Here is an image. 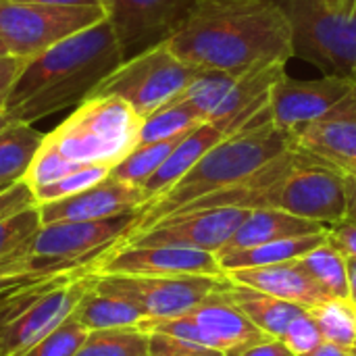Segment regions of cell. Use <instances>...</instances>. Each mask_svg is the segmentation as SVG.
I'll return each mask as SVG.
<instances>
[{"label":"cell","instance_id":"cell-50","mask_svg":"<svg viewBox=\"0 0 356 356\" xmlns=\"http://www.w3.org/2000/svg\"><path fill=\"white\" fill-rule=\"evenodd\" d=\"M348 356H356V346L350 350V353H348Z\"/></svg>","mask_w":356,"mask_h":356},{"label":"cell","instance_id":"cell-25","mask_svg":"<svg viewBox=\"0 0 356 356\" xmlns=\"http://www.w3.org/2000/svg\"><path fill=\"white\" fill-rule=\"evenodd\" d=\"M44 134L25 123H10L0 131V186L23 181Z\"/></svg>","mask_w":356,"mask_h":356},{"label":"cell","instance_id":"cell-49","mask_svg":"<svg viewBox=\"0 0 356 356\" xmlns=\"http://www.w3.org/2000/svg\"><path fill=\"white\" fill-rule=\"evenodd\" d=\"M4 54H8V52H6V48H4V44H2V40H0V56H4Z\"/></svg>","mask_w":356,"mask_h":356},{"label":"cell","instance_id":"cell-17","mask_svg":"<svg viewBox=\"0 0 356 356\" xmlns=\"http://www.w3.org/2000/svg\"><path fill=\"white\" fill-rule=\"evenodd\" d=\"M292 140L296 148L344 173L356 169V86L327 115L298 127Z\"/></svg>","mask_w":356,"mask_h":356},{"label":"cell","instance_id":"cell-4","mask_svg":"<svg viewBox=\"0 0 356 356\" xmlns=\"http://www.w3.org/2000/svg\"><path fill=\"white\" fill-rule=\"evenodd\" d=\"M142 117L117 96H90L46 138L73 163L115 167L140 144Z\"/></svg>","mask_w":356,"mask_h":356},{"label":"cell","instance_id":"cell-24","mask_svg":"<svg viewBox=\"0 0 356 356\" xmlns=\"http://www.w3.org/2000/svg\"><path fill=\"white\" fill-rule=\"evenodd\" d=\"M73 317L90 332L115 330V327H140V323L148 319L144 311L138 309L134 302L111 294H102L94 286L86 292Z\"/></svg>","mask_w":356,"mask_h":356},{"label":"cell","instance_id":"cell-44","mask_svg":"<svg viewBox=\"0 0 356 356\" xmlns=\"http://www.w3.org/2000/svg\"><path fill=\"white\" fill-rule=\"evenodd\" d=\"M350 350H344V348H338V346H334V344H327V342H323L317 350H313L311 355L307 356H348Z\"/></svg>","mask_w":356,"mask_h":356},{"label":"cell","instance_id":"cell-15","mask_svg":"<svg viewBox=\"0 0 356 356\" xmlns=\"http://www.w3.org/2000/svg\"><path fill=\"white\" fill-rule=\"evenodd\" d=\"M356 83L336 77L323 75L319 79H294L284 73L273 86L269 94L271 119L277 127L286 129L290 136L323 115L336 108L355 88Z\"/></svg>","mask_w":356,"mask_h":356},{"label":"cell","instance_id":"cell-53","mask_svg":"<svg viewBox=\"0 0 356 356\" xmlns=\"http://www.w3.org/2000/svg\"><path fill=\"white\" fill-rule=\"evenodd\" d=\"M355 309H356V307H355Z\"/></svg>","mask_w":356,"mask_h":356},{"label":"cell","instance_id":"cell-39","mask_svg":"<svg viewBox=\"0 0 356 356\" xmlns=\"http://www.w3.org/2000/svg\"><path fill=\"white\" fill-rule=\"evenodd\" d=\"M327 240L346 259H356V223L342 219L340 223L330 225L327 227Z\"/></svg>","mask_w":356,"mask_h":356},{"label":"cell","instance_id":"cell-37","mask_svg":"<svg viewBox=\"0 0 356 356\" xmlns=\"http://www.w3.org/2000/svg\"><path fill=\"white\" fill-rule=\"evenodd\" d=\"M150 356H227L219 350H209L181 342L165 334H150Z\"/></svg>","mask_w":356,"mask_h":356},{"label":"cell","instance_id":"cell-11","mask_svg":"<svg viewBox=\"0 0 356 356\" xmlns=\"http://www.w3.org/2000/svg\"><path fill=\"white\" fill-rule=\"evenodd\" d=\"M227 284V275H100L94 277V288L102 294L125 298L144 311L148 319L179 317L196 309L213 292Z\"/></svg>","mask_w":356,"mask_h":356},{"label":"cell","instance_id":"cell-35","mask_svg":"<svg viewBox=\"0 0 356 356\" xmlns=\"http://www.w3.org/2000/svg\"><path fill=\"white\" fill-rule=\"evenodd\" d=\"M88 334L90 330L71 315L52 334H48L40 342H35L33 346L25 348L23 353L15 356H73L83 344V340L88 338Z\"/></svg>","mask_w":356,"mask_h":356},{"label":"cell","instance_id":"cell-13","mask_svg":"<svg viewBox=\"0 0 356 356\" xmlns=\"http://www.w3.org/2000/svg\"><path fill=\"white\" fill-rule=\"evenodd\" d=\"M250 209L225 207L194 211L159 221L146 232L129 236L119 246H179L217 252L242 225Z\"/></svg>","mask_w":356,"mask_h":356},{"label":"cell","instance_id":"cell-38","mask_svg":"<svg viewBox=\"0 0 356 356\" xmlns=\"http://www.w3.org/2000/svg\"><path fill=\"white\" fill-rule=\"evenodd\" d=\"M33 204H38L33 190L25 181H17L0 192V219L21 211V209L33 207Z\"/></svg>","mask_w":356,"mask_h":356},{"label":"cell","instance_id":"cell-18","mask_svg":"<svg viewBox=\"0 0 356 356\" xmlns=\"http://www.w3.org/2000/svg\"><path fill=\"white\" fill-rule=\"evenodd\" d=\"M223 288L213 292L188 315L202 332L211 350L238 356L246 348L267 340L269 336L250 323V319L225 296Z\"/></svg>","mask_w":356,"mask_h":356},{"label":"cell","instance_id":"cell-14","mask_svg":"<svg viewBox=\"0 0 356 356\" xmlns=\"http://www.w3.org/2000/svg\"><path fill=\"white\" fill-rule=\"evenodd\" d=\"M100 275H148V277H175V275H213L221 277L217 254L196 248L179 246H117L96 263Z\"/></svg>","mask_w":356,"mask_h":356},{"label":"cell","instance_id":"cell-46","mask_svg":"<svg viewBox=\"0 0 356 356\" xmlns=\"http://www.w3.org/2000/svg\"><path fill=\"white\" fill-rule=\"evenodd\" d=\"M10 123H13V121H10V119H8L6 115H4V111H0V131H2L4 127H8Z\"/></svg>","mask_w":356,"mask_h":356},{"label":"cell","instance_id":"cell-7","mask_svg":"<svg viewBox=\"0 0 356 356\" xmlns=\"http://www.w3.org/2000/svg\"><path fill=\"white\" fill-rule=\"evenodd\" d=\"M292 23L294 56L311 60L325 75L356 83V10H336L321 0H280Z\"/></svg>","mask_w":356,"mask_h":356},{"label":"cell","instance_id":"cell-21","mask_svg":"<svg viewBox=\"0 0 356 356\" xmlns=\"http://www.w3.org/2000/svg\"><path fill=\"white\" fill-rule=\"evenodd\" d=\"M227 136H232V134H229L227 125L221 121L202 123L200 127L190 131L175 146V150L167 156V161L156 169V173L142 186V192L146 194L148 204L154 202L159 196H163L167 190H171L213 146H217Z\"/></svg>","mask_w":356,"mask_h":356},{"label":"cell","instance_id":"cell-27","mask_svg":"<svg viewBox=\"0 0 356 356\" xmlns=\"http://www.w3.org/2000/svg\"><path fill=\"white\" fill-rule=\"evenodd\" d=\"M204 121L198 117V113L184 102L181 98L171 100L169 104L156 108L148 117L142 119L140 125V144H150V142H161L177 136H186L200 127Z\"/></svg>","mask_w":356,"mask_h":356},{"label":"cell","instance_id":"cell-51","mask_svg":"<svg viewBox=\"0 0 356 356\" xmlns=\"http://www.w3.org/2000/svg\"><path fill=\"white\" fill-rule=\"evenodd\" d=\"M6 188H8V186H0V192H2V190H6Z\"/></svg>","mask_w":356,"mask_h":356},{"label":"cell","instance_id":"cell-52","mask_svg":"<svg viewBox=\"0 0 356 356\" xmlns=\"http://www.w3.org/2000/svg\"><path fill=\"white\" fill-rule=\"evenodd\" d=\"M350 173H353V175H356V169H353V171H350Z\"/></svg>","mask_w":356,"mask_h":356},{"label":"cell","instance_id":"cell-19","mask_svg":"<svg viewBox=\"0 0 356 356\" xmlns=\"http://www.w3.org/2000/svg\"><path fill=\"white\" fill-rule=\"evenodd\" d=\"M225 275L234 284L254 288L269 296L300 305L309 311L330 298L298 261H288V263L267 265V267L236 269V271H227Z\"/></svg>","mask_w":356,"mask_h":356},{"label":"cell","instance_id":"cell-3","mask_svg":"<svg viewBox=\"0 0 356 356\" xmlns=\"http://www.w3.org/2000/svg\"><path fill=\"white\" fill-rule=\"evenodd\" d=\"M294 148L292 136L273 119L257 121L213 146L171 190L142 209L134 234L146 232L186 204L250 179L280 154ZM131 234V236H134Z\"/></svg>","mask_w":356,"mask_h":356},{"label":"cell","instance_id":"cell-23","mask_svg":"<svg viewBox=\"0 0 356 356\" xmlns=\"http://www.w3.org/2000/svg\"><path fill=\"white\" fill-rule=\"evenodd\" d=\"M327 240V229L311 236H298V238H284L275 242H267L261 246H252L246 250H238L225 257H217L221 269L236 271V269H250V267H267V265H280L288 261H298L319 244Z\"/></svg>","mask_w":356,"mask_h":356},{"label":"cell","instance_id":"cell-2","mask_svg":"<svg viewBox=\"0 0 356 356\" xmlns=\"http://www.w3.org/2000/svg\"><path fill=\"white\" fill-rule=\"evenodd\" d=\"M125 63L108 19L73 33L27 58L8 92L4 115L31 125L69 106H79Z\"/></svg>","mask_w":356,"mask_h":356},{"label":"cell","instance_id":"cell-48","mask_svg":"<svg viewBox=\"0 0 356 356\" xmlns=\"http://www.w3.org/2000/svg\"><path fill=\"white\" fill-rule=\"evenodd\" d=\"M13 294H17V292H13ZM13 294H0V305H2V302H4L6 298H10Z\"/></svg>","mask_w":356,"mask_h":356},{"label":"cell","instance_id":"cell-26","mask_svg":"<svg viewBox=\"0 0 356 356\" xmlns=\"http://www.w3.org/2000/svg\"><path fill=\"white\" fill-rule=\"evenodd\" d=\"M298 263L330 298L348 300V261L330 240L300 257Z\"/></svg>","mask_w":356,"mask_h":356},{"label":"cell","instance_id":"cell-45","mask_svg":"<svg viewBox=\"0 0 356 356\" xmlns=\"http://www.w3.org/2000/svg\"><path fill=\"white\" fill-rule=\"evenodd\" d=\"M348 300L356 307V263L353 261H348Z\"/></svg>","mask_w":356,"mask_h":356},{"label":"cell","instance_id":"cell-1","mask_svg":"<svg viewBox=\"0 0 356 356\" xmlns=\"http://www.w3.org/2000/svg\"><path fill=\"white\" fill-rule=\"evenodd\" d=\"M167 46L196 69L242 75L286 65L294 33L280 0H198Z\"/></svg>","mask_w":356,"mask_h":356},{"label":"cell","instance_id":"cell-40","mask_svg":"<svg viewBox=\"0 0 356 356\" xmlns=\"http://www.w3.org/2000/svg\"><path fill=\"white\" fill-rule=\"evenodd\" d=\"M23 58L19 56H13V54H4L0 56V111L4 108V102L8 98V92L23 67Z\"/></svg>","mask_w":356,"mask_h":356},{"label":"cell","instance_id":"cell-16","mask_svg":"<svg viewBox=\"0 0 356 356\" xmlns=\"http://www.w3.org/2000/svg\"><path fill=\"white\" fill-rule=\"evenodd\" d=\"M148 204L142 188L106 177L100 184L54 202L38 204L42 225L48 223H67V221H96L108 219L115 215L142 211Z\"/></svg>","mask_w":356,"mask_h":356},{"label":"cell","instance_id":"cell-34","mask_svg":"<svg viewBox=\"0 0 356 356\" xmlns=\"http://www.w3.org/2000/svg\"><path fill=\"white\" fill-rule=\"evenodd\" d=\"M42 227L38 204L21 209L0 219V259L23 250Z\"/></svg>","mask_w":356,"mask_h":356},{"label":"cell","instance_id":"cell-36","mask_svg":"<svg viewBox=\"0 0 356 356\" xmlns=\"http://www.w3.org/2000/svg\"><path fill=\"white\" fill-rule=\"evenodd\" d=\"M280 340L292 356L311 355L313 350H317L323 344V336H321L311 311H305L302 315H298L288 325V330L284 332V336Z\"/></svg>","mask_w":356,"mask_h":356},{"label":"cell","instance_id":"cell-6","mask_svg":"<svg viewBox=\"0 0 356 356\" xmlns=\"http://www.w3.org/2000/svg\"><path fill=\"white\" fill-rule=\"evenodd\" d=\"M96 271L83 269L25 288L0 317V356H15L60 327L94 286Z\"/></svg>","mask_w":356,"mask_h":356},{"label":"cell","instance_id":"cell-41","mask_svg":"<svg viewBox=\"0 0 356 356\" xmlns=\"http://www.w3.org/2000/svg\"><path fill=\"white\" fill-rule=\"evenodd\" d=\"M238 356H292L288 353V348L282 344V340L275 338H267L250 348H246L244 353H240Z\"/></svg>","mask_w":356,"mask_h":356},{"label":"cell","instance_id":"cell-12","mask_svg":"<svg viewBox=\"0 0 356 356\" xmlns=\"http://www.w3.org/2000/svg\"><path fill=\"white\" fill-rule=\"evenodd\" d=\"M196 2L198 0H100L125 60L167 42Z\"/></svg>","mask_w":356,"mask_h":356},{"label":"cell","instance_id":"cell-47","mask_svg":"<svg viewBox=\"0 0 356 356\" xmlns=\"http://www.w3.org/2000/svg\"><path fill=\"white\" fill-rule=\"evenodd\" d=\"M19 292H21V290H19ZM13 296H15V294H13ZM13 296H10V298H6V300H4V302L0 305V317H2V313L6 311V307H8V302L13 300Z\"/></svg>","mask_w":356,"mask_h":356},{"label":"cell","instance_id":"cell-9","mask_svg":"<svg viewBox=\"0 0 356 356\" xmlns=\"http://www.w3.org/2000/svg\"><path fill=\"white\" fill-rule=\"evenodd\" d=\"M202 73L171 52L167 42L125 60L111 73L92 96H117L142 119L179 98Z\"/></svg>","mask_w":356,"mask_h":356},{"label":"cell","instance_id":"cell-31","mask_svg":"<svg viewBox=\"0 0 356 356\" xmlns=\"http://www.w3.org/2000/svg\"><path fill=\"white\" fill-rule=\"evenodd\" d=\"M58 275H67V273H58L46 263L33 259L25 246L23 250L6 259H0V294H13Z\"/></svg>","mask_w":356,"mask_h":356},{"label":"cell","instance_id":"cell-30","mask_svg":"<svg viewBox=\"0 0 356 356\" xmlns=\"http://www.w3.org/2000/svg\"><path fill=\"white\" fill-rule=\"evenodd\" d=\"M311 315L317 321V327L323 336V342L334 344L344 350L356 346V309L350 300L327 298L319 307L311 309Z\"/></svg>","mask_w":356,"mask_h":356},{"label":"cell","instance_id":"cell-32","mask_svg":"<svg viewBox=\"0 0 356 356\" xmlns=\"http://www.w3.org/2000/svg\"><path fill=\"white\" fill-rule=\"evenodd\" d=\"M81 167H86V165H79V163L69 161V159H67V156H65V154H63V152L44 136V142H42V146L38 148V152H35V156H33V161H31V165H29V169H27V173H25V177H23V181H25L31 190H35V188L48 186V184L60 179V177H65V175H69V173L81 169Z\"/></svg>","mask_w":356,"mask_h":356},{"label":"cell","instance_id":"cell-20","mask_svg":"<svg viewBox=\"0 0 356 356\" xmlns=\"http://www.w3.org/2000/svg\"><path fill=\"white\" fill-rule=\"evenodd\" d=\"M327 225L302 219L277 209H250L248 217L236 229V234L215 252L217 257H225L238 250H246L252 246H261L267 242L284 240V238H298L325 232Z\"/></svg>","mask_w":356,"mask_h":356},{"label":"cell","instance_id":"cell-22","mask_svg":"<svg viewBox=\"0 0 356 356\" xmlns=\"http://www.w3.org/2000/svg\"><path fill=\"white\" fill-rule=\"evenodd\" d=\"M223 292L250 319V323H254L263 334H267L269 338H275V340H280L284 336L288 325L298 315L309 311V309H305L300 305L269 296V294L259 292L254 288L234 284L229 277H227V284H225Z\"/></svg>","mask_w":356,"mask_h":356},{"label":"cell","instance_id":"cell-33","mask_svg":"<svg viewBox=\"0 0 356 356\" xmlns=\"http://www.w3.org/2000/svg\"><path fill=\"white\" fill-rule=\"evenodd\" d=\"M111 173V167L106 165H86L48 186H42V188H35L33 190V196H35V202L38 204H44V202H54V200H60V198H69V196H75L96 184H100L102 179H106Z\"/></svg>","mask_w":356,"mask_h":356},{"label":"cell","instance_id":"cell-29","mask_svg":"<svg viewBox=\"0 0 356 356\" xmlns=\"http://www.w3.org/2000/svg\"><path fill=\"white\" fill-rule=\"evenodd\" d=\"M73 356H150V334L140 327L92 330Z\"/></svg>","mask_w":356,"mask_h":356},{"label":"cell","instance_id":"cell-5","mask_svg":"<svg viewBox=\"0 0 356 356\" xmlns=\"http://www.w3.org/2000/svg\"><path fill=\"white\" fill-rule=\"evenodd\" d=\"M261 209H277L327 227L340 223L346 217V173L294 146L277 156Z\"/></svg>","mask_w":356,"mask_h":356},{"label":"cell","instance_id":"cell-43","mask_svg":"<svg viewBox=\"0 0 356 356\" xmlns=\"http://www.w3.org/2000/svg\"><path fill=\"white\" fill-rule=\"evenodd\" d=\"M29 4H48V6H102L100 0H13Z\"/></svg>","mask_w":356,"mask_h":356},{"label":"cell","instance_id":"cell-8","mask_svg":"<svg viewBox=\"0 0 356 356\" xmlns=\"http://www.w3.org/2000/svg\"><path fill=\"white\" fill-rule=\"evenodd\" d=\"M142 211H131L96 221H67L42 225L27 250L58 273L96 269V263L123 244L136 229Z\"/></svg>","mask_w":356,"mask_h":356},{"label":"cell","instance_id":"cell-10","mask_svg":"<svg viewBox=\"0 0 356 356\" xmlns=\"http://www.w3.org/2000/svg\"><path fill=\"white\" fill-rule=\"evenodd\" d=\"M106 19L102 6H48L0 0V40L23 60Z\"/></svg>","mask_w":356,"mask_h":356},{"label":"cell","instance_id":"cell-42","mask_svg":"<svg viewBox=\"0 0 356 356\" xmlns=\"http://www.w3.org/2000/svg\"><path fill=\"white\" fill-rule=\"evenodd\" d=\"M346 221L356 223V175L346 173Z\"/></svg>","mask_w":356,"mask_h":356},{"label":"cell","instance_id":"cell-28","mask_svg":"<svg viewBox=\"0 0 356 356\" xmlns=\"http://www.w3.org/2000/svg\"><path fill=\"white\" fill-rule=\"evenodd\" d=\"M186 136H177V138H169V140H161V142H150V144H138L123 161H119L115 167H111L108 175L119 179V181L142 188L156 173V169L167 161V156L175 150V146Z\"/></svg>","mask_w":356,"mask_h":356}]
</instances>
